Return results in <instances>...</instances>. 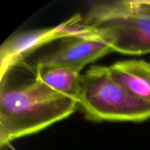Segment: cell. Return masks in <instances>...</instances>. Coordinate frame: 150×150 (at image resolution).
Returning <instances> with one entry per match:
<instances>
[{"label": "cell", "instance_id": "1", "mask_svg": "<svg viewBox=\"0 0 150 150\" xmlns=\"http://www.w3.org/2000/svg\"><path fill=\"white\" fill-rule=\"evenodd\" d=\"M77 107L75 98L48 88L35 78L15 85L2 78L0 146L41 131L66 119Z\"/></svg>", "mask_w": 150, "mask_h": 150}, {"label": "cell", "instance_id": "2", "mask_svg": "<svg viewBox=\"0 0 150 150\" xmlns=\"http://www.w3.org/2000/svg\"><path fill=\"white\" fill-rule=\"evenodd\" d=\"M84 20L113 52L150 53V0L94 3Z\"/></svg>", "mask_w": 150, "mask_h": 150}, {"label": "cell", "instance_id": "3", "mask_svg": "<svg viewBox=\"0 0 150 150\" xmlns=\"http://www.w3.org/2000/svg\"><path fill=\"white\" fill-rule=\"evenodd\" d=\"M77 104L90 120L141 122L150 119L149 104L131 95L105 66H92L81 75Z\"/></svg>", "mask_w": 150, "mask_h": 150}, {"label": "cell", "instance_id": "4", "mask_svg": "<svg viewBox=\"0 0 150 150\" xmlns=\"http://www.w3.org/2000/svg\"><path fill=\"white\" fill-rule=\"evenodd\" d=\"M95 34L80 15H76L57 26L20 33L10 37L1 47L0 78L19 65L25 58L54 40Z\"/></svg>", "mask_w": 150, "mask_h": 150}, {"label": "cell", "instance_id": "5", "mask_svg": "<svg viewBox=\"0 0 150 150\" xmlns=\"http://www.w3.org/2000/svg\"><path fill=\"white\" fill-rule=\"evenodd\" d=\"M62 40L57 50L41 57L36 65L62 66L80 72L87 64L113 52L112 48L96 34Z\"/></svg>", "mask_w": 150, "mask_h": 150}, {"label": "cell", "instance_id": "6", "mask_svg": "<svg viewBox=\"0 0 150 150\" xmlns=\"http://www.w3.org/2000/svg\"><path fill=\"white\" fill-rule=\"evenodd\" d=\"M108 68L113 79L131 95L150 105L149 62L143 60L120 61Z\"/></svg>", "mask_w": 150, "mask_h": 150}, {"label": "cell", "instance_id": "7", "mask_svg": "<svg viewBox=\"0 0 150 150\" xmlns=\"http://www.w3.org/2000/svg\"><path fill=\"white\" fill-rule=\"evenodd\" d=\"M34 70V78L37 81L77 101L80 72L67 67L38 64Z\"/></svg>", "mask_w": 150, "mask_h": 150}]
</instances>
